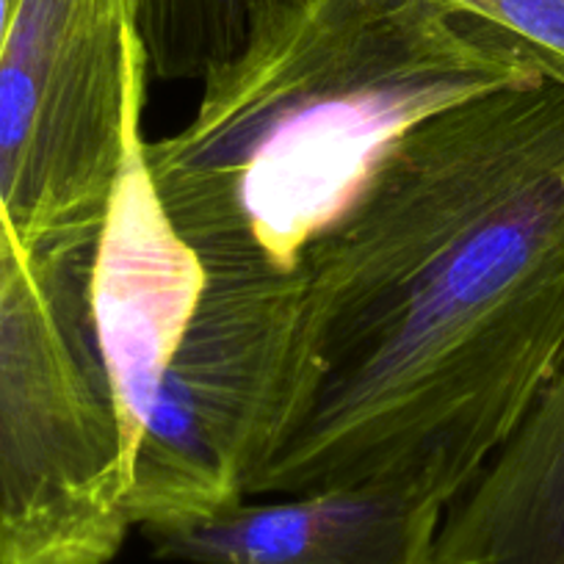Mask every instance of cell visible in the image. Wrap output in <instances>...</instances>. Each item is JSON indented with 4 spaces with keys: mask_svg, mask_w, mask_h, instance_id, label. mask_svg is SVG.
<instances>
[{
    "mask_svg": "<svg viewBox=\"0 0 564 564\" xmlns=\"http://www.w3.org/2000/svg\"><path fill=\"white\" fill-rule=\"evenodd\" d=\"M294 276V406L243 498L382 485L448 509L564 357V86L406 130Z\"/></svg>",
    "mask_w": 564,
    "mask_h": 564,
    "instance_id": "cell-1",
    "label": "cell"
},
{
    "mask_svg": "<svg viewBox=\"0 0 564 564\" xmlns=\"http://www.w3.org/2000/svg\"><path fill=\"white\" fill-rule=\"evenodd\" d=\"M540 78L443 0H265L144 166L203 276L289 274L406 130Z\"/></svg>",
    "mask_w": 564,
    "mask_h": 564,
    "instance_id": "cell-2",
    "label": "cell"
},
{
    "mask_svg": "<svg viewBox=\"0 0 564 564\" xmlns=\"http://www.w3.org/2000/svg\"><path fill=\"white\" fill-rule=\"evenodd\" d=\"M89 258H31L0 214V564H111L133 529Z\"/></svg>",
    "mask_w": 564,
    "mask_h": 564,
    "instance_id": "cell-3",
    "label": "cell"
},
{
    "mask_svg": "<svg viewBox=\"0 0 564 564\" xmlns=\"http://www.w3.org/2000/svg\"><path fill=\"white\" fill-rule=\"evenodd\" d=\"M148 86L135 0H14L0 45V214L25 254H91Z\"/></svg>",
    "mask_w": 564,
    "mask_h": 564,
    "instance_id": "cell-4",
    "label": "cell"
},
{
    "mask_svg": "<svg viewBox=\"0 0 564 564\" xmlns=\"http://www.w3.org/2000/svg\"><path fill=\"white\" fill-rule=\"evenodd\" d=\"M144 135L130 153L89 258V313L133 459L203 291V269L172 230L144 166Z\"/></svg>",
    "mask_w": 564,
    "mask_h": 564,
    "instance_id": "cell-5",
    "label": "cell"
},
{
    "mask_svg": "<svg viewBox=\"0 0 564 564\" xmlns=\"http://www.w3.org/2000/svg\"><path fill=\"white\" fill-rule=\"evenodd\" d=\"M446 507L399 487L360 485L249 498L148 536L159 558L186 564H435Z\"/></svg>",
    "mask_w": 564,
    "mask_h": 564,
    "instance_id": "cell-6",
    "label": "cell"
},
{
    "mask_svg": "<svg viewBox=\"0 0 564 564\" xmlns=\"http://www.w3.org/2000/svg\"><path fill=\"white\" fill-rule=\"evenodd\" d=\"M435 564H564V357L507 443L448 503Z\"/></svg>",
    "mask_w": 564,
    "mask_h": 564,
    "instance_id": "cell-7",
    "label": "cell"
},
{
    "mask_svg": "<svg viewBox=\"0 0 564 564\" xmlns=\"http://www.w3.org/2000/svg\"><path fill=\"white\" fill-rule=\"evenodd\" d=\"M265 0H135L150 80H203L241 51Z\"/></svg>",
    "mask_w": 564,
    "mask_h": 564,
    "instance_id": "cell-8",
    "label": "cell"
},
{
    "mask_svg": "<svg viewBox=\"0 0 564 564\" xmlns=\"http://www.w3.org/2000/svg\"><path fill=\"white\" fill-rule=\"evenodd\" d=\"M507 36L545 78L564 86V0H443Z\"/></svg>",
    "mask_w": 564,
    "mask_h": 564,
    "instance_id": "cell-9",
    "label": "cell"
},
{
    "mask_svg": "<svg viewBox=\"0 0 564 564\" xmlns=\"http://www.w3.org/2000/svg\"><path fill=\"white\" fill-rule=\"evenodd\" d=\"M12 9H14V0H0V45H3V36H7Z\"/></svg>",
    "mask_w": 564,
    "mask_h": 564,
    "instance_id": "cell-10",
    "label": "cell"
}]
</instances>
